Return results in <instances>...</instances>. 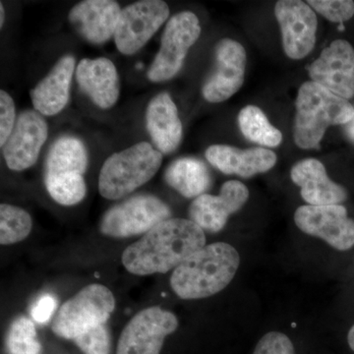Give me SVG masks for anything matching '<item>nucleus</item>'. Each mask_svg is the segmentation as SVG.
<instances>
[{
	"label": "nucleus",
	"mask_w": 354,
	"mask_h": 354,
	"mask_svg": "<svg viewBox=\"0 0 354 354\" xmlns=\"http://www.w3.org/2000/svg\"><path fill=\"white\" fill-rule=\"evenodd\" d=\"M6 348L9 354H41L34 322L24 316L15 319L7 334Z\"/></svg>",
	"instance_id": "a878e982"
},
{
	"label": "nucleus",
	"mask_w": 354,
	"mask_h": 354,
	"mask_svg": "<svg viewBox=\"0 0 354 354\" xmlns=\"http://www.w3.org/2000/svg\"><path fill=\"white\" fill-rule=\"evenodd\" d=\"M48 135V124L41 113L32 109L21 113L3 146V157L9 169L22 171L36 164Z\"/></svg>",
	"instance_id": "4468645a"
},
{
	"label": "nucleus",
	"mask_w": 354,
	"mask_h": 354,
	"mask_svg": "<svg viewBox=\"0 0 354 354\" xmlns=\"http://www.w3.org/2000/svg\"><path fill=\"white\" fill-rule=\"evenodd\" d=\"M313 82L333 94L348 100L354 95V48L348 41L337 39L309 67Z\"/></svg>",
	"instance_id": "2eb2a0df"
},
{
	"label": "nucleus",
	"mask_w": 354,
	"mask_h": 354,
	"mask_svg": "<svg viewBox=\"0 0 354 354\" xmlns=\"http://www.w3.org/2000/svg\"><path fill=\"white\" fill-rule=\"evenodd\" d=\"M348 341L349 346L354 351V325L351 327V329L349 330Z\"/></svg>",
	"instance_id": "473e14b6"
},
{
	"label": "nucleus",
	"mask_w": 354,
	"mask_h": 354,
	"mask_svg": "<svg viewBox=\"0 0 354 354\" xmlns=\"http://www.w3.org/2000/svg\"><path fill=\"white\" fill-rule=\"evenodd\" d=\"M295 106L293 136L295 144L304 150L319 148L328 127L348 124L354 115V108L348 100L313 81L302 84Z\"/></svg>",
	"instance_id": "7ed1b4c3"
},
{
	"label": "nucleus",
	"mask_w": 354,
	"mask_h": 354,
	"mask_svg": "<svg viewBox=\"0 0 354 354\" xmlns=\"http://www.w3.org/2000/svg\"><path fill=\"white\" fill-rule=\"evenodd\" d=\"M171 187L186 198L205 194L211 186L212 177L208 167L195 158H181L174 160L165 174Z\"/></svg>",
	"instance_id": "5701e85b"
},
{
	"label": "nucleus",
	"mask_w": 354,
	"mask_h": 354,
	"mask_svg": "<svg viewBox=\"0 0 354 354\" xmlns=\"http://www.w3.org/2000/svg\"><path fill=\"white\" fill-rule=\"evenodd\" d=\"M57 306V301L55 297L50 295H41L32 305L31 310L32 320L39 324L48 323L55 313Z\"/></svg>",
	"instance_id": "7c9ffc66"
},
{
	"label": "nucleus",
	"mask_w": 354,
	"mask_h": 354,
	"mask_svg": "<svg viewBox=\"0 0 354 354\" xmlns=\"http://www.w3.org/2000/svg\"><path fill=\"white\" fill-rule=\"evenodd\" d=\"M177 328L178 320L171 312L160 306L142 310L121 333L116 354H160L165 337Z\"/></svg>",
	"instance_id": "1a4fd4ad"
},
{
	"label": "nucleus",
	"mask_w": 354,
	"mask_h": 354,
	"mask_svg": "<svg viewBox=\"0 0 354 354\" xmlns=\"http://www.w3.org/2000/svg\"><path fill=\"white\" fill-rule=\"evenodd\" d=\"M249 190L239 180L223 183L220 194H205L197 197L189 207V220L203 230L216 234L227 225L228 218L244 206Z\"/></svg>",
	"instance_id": "dca6fc26"
},
{
	"label": "nucleus",
	"mask_w": 354,
	"mask_h": 354,
	"mask_svg": "<svg viewBox=\"0 0 354 354\" xmlns=\"http://www.w3.org/2000/svg\"><path fill=\"white\" fill-rule=\"evenodd\" d=\"M84 354H109L111 335L106 325L86 330L73 341Z\"/></svg>",
	"instance_id": "bb28decb"
},
{
	"label": "nucleus",
	"mask_w": 354,
	"mask_h": 354,
	"mask_svg": "<svg viewBox=\"0 0 354 354\" xmlns=\"http://www.w3.org/2000/svg\"><path fill=\"white\" fill-rule=\"evenodd\" d=\"M162 153L148 142L114 153L102 165L99 191L102 197L118 200L148 183L160 169Z\"/></svg>",
	"instance_id": "39448f33"
},
{
	"label": "nucleus",
	"mask_w": 354,
	"mask_h": 354,
	"mask_svg": "<svg viewBox=\"0 0 354 354\" xmlns=\"http://www.w3.org/2000/svg\"><path fill=\"white\" fill-rule=\"evenodd\" d=\"M286 55L302 59L315 46L318 20L313 9L300 0H281L274 6Z\"/></svg>",
	"instance_id": "f8f14e48"
},
{
	"label": "nucleus",
	"mask_w": 354,
	"mask_h": 354,
	"mask_svg": "<svg viewBox=\"0 0 354 354\" xmlns=\"http://www.w3.org/2000/svg\"><path fill=\"white\" fill-rule=\"evenodd\" d=\"M115 309V298L106 286H85L67 300L53 319V332L62 339L74 341L86 330L106 325Z\"/></svg>",
	"instance_id": "423d86ee"
},
{
	"label": "nucleus",
	"mask_w": 354,
	"mask_h": 354,
	"mask_svg": "<svg viewBox=\"0 0 354 354\" xmlns=\"http://www.w3.org/2000/svg\"><path fill=\"white\" fill-rule=\"evenodd\" d=\"M146 127L153 146L160 153L169 155L178 148L183 138V123L169 93H160L149 102Z\"/></svg>",
	"instance_id": "412c9836"
},
{
	"label": "nucleus",
	"mask_w": 354,
	"mask_h": 354,
	"mask_svg": "<svg viewBox=\"0 0 354 354\" xmlns=\"http://www.w3.org/2000/svg\"><path fill=\"white\" fill-rule=\"evenodd\" d=\"M200 34L201 26L194 13L183 11L172 16L165 26L160 50L147 73L149 80L165 82L177 75Z\"/></svg>",
	"instance_id": "0eeeda50"
},
{
	"label": "nucleus",
	"mask_w": 354,
	"mask_h": 354,
	"mask_svg": "<svg viewBox=\"0 0 354 354\" xmlns=\"http://www.w3.org/2000/svg\"><path fill=\"white\" fill-rule=\"evenodd\" d=\"M295 221L304 234L323 239L337 250L354 245V221L342 205H305L295 211Z\"/></svg>",
	"instance_id": "9b49d317"
},
{
	"label": "nucleus",
	"mask_w": 354,
	"mask_h": 354,
	"mask_svg": "<svg viewBox=\"0 0 354 354\" xmlns=\"http://www.w3.org/2000/svg\"><path fill=\"white\" fill-rule=\"evenodd\" d=\"M88 162L87 149L81 140L65 136L55 142L46 158L44 184L55 202L73 206L82 201L87 193L84 174Z\"/></svg>",
	"instance_id": "20e7f679"
},
{
	"label": "nucleus",
	"mask_w": 354,
	"mask_h": 354,
	"mask_svg": "<svg viewBox=\"0 0 354 354\" xmlns=\"http://www.w3.org/2000/svg\"><path fill=\"white\" fill-rule=\"evenodd\" d=\"M207 160L225 174L248 178L269 171L277 162L276 153L265 148L241 150L227 145H213L206 151Z\"/></svg>",
	"instance_id": "aec40b11"
},
{
	"label": "nucleus",
	"mask_w": 354,
	"mask_h": 354,
	"mask_svg": "<svg viewBox=\"0 0 354 354\" xmlns=\"http://www.w3.org/2000/svg\"><path fill=\"white\" fill-rule=\"evenodd\" d=\"M346 134L348 135L349 138L353 140L354 142V115L353 120L349 121L348 124H346Z\"/></svg>",
	"instance_id": "2f4dec72"
},
{
	"label": "nucleus",
	"mask_w": 354,
	"mask_h": 354,
	"mask_svg": "<svg viewBox=\"0 0 354 354\" xmlns=\"http://www.w3.org/2000/svg\"><path fill=\"white\" fill-rule=\"evenodd\" d=\"M307 4L330 22L342 24L354 15V2L351 0H309Z\"/></svg>",
	"instance_id": "cd10ccee"
},
{
	"label": "nucleus",
	"mask_w": 354,
	"mask_h": 354,
	"mask_svg": "<svg viewBox=\"0 0 354 354\" xmlns=\"http://www.w3.org/2000/svg\"><path fill=\"white\" fill-rule=\"evenodd\" d=\"M239 265L241 256L230 244L205 245L174 270L172 290L181 299L213 297L232 283Z\"/></svg>",
	"instance_id": "f03ea898"
},
{
	"label": "nucleus",
	"mask_w": 354,
	"mask_h": 354,
	"mask_svg": "<svg viewBox=\"0 0 354 354\" xmlns=\"http://www.w3.org/2000/svg\"><path fill=\"white\" fill-rule=\"evenodd\" d=\"M239 124L246 139L261 146L278 147L283 142V134L272 127L262 109L255 106L242 109L239 115Z\"/></svg>",
	"instance_id": "b1692460"
},
{
	"label": "nucleus",
	"mask_w": 354,
	"mask_h": 354,
	"mask_svg": "<svg viewBox=\"0 0 354 354\" xmlns=\"http://www.w3.org/2000/svg\"><path fill=\"white\" fill-rule=\"evenodd\" d=\"M76 80L81 90L100 109L113 108L120 97V77L115 65L109 58H84L77 66Z\"/></svg>",
	"instance_id": "a211bd4d"
},
{
	"label": "nucleus",
	"mask_w": 354,
	"mask_h": 354,
	"mask_svg": "<svg viewBox=\"0 0 354 354\" xmlns=\"http://www.w3.org/2000/svg\"><path fill=\"white\" fill-rule=\"evenodd\" d=\"M290 177L299 186L304 201L311 206L339 205L348 198L346 189L330 180L325 167L316 158H306L293 165Z\"/></svg>",
	"instance_id": "6ab92c4d"
},
{
	"label": "nucleus",
	"mask_w": 354,
	"mask_h": 354,
	"mask_svg": "<svg viewBox=\"0 0 354 354\" xmlns=\"http://www.w3.org/2000/svg\"><path fill=\"white\" fill-rule=\"evenodd\" d=\"M171 216V208L162 200L152 195H139L109 209L102 216L100 230L118 239L134 236L147 234Z\"/></svg>",
	"instance_id": "6e6552de"
},
{
	"label": "nucleus",
	"mask_w": 354,
	"mask_h": 354,
	"mask_svg": "<svg viewBox=\"0 0 354 354\" xmlns=\"http://www.w3.org/2000/svg\"><path fill=\"white\" fill-rule=\"evenodd\" d=\"M246 50L239 41L223 39L216 44L215 69L203 86L205 100L213 104L227 101L243 85Z\"/></svg>",
	"instance_id": "ddd939ff"
},
{
	"label": "nucleus",
	"mask_w": 354,
	"mask_h": 354,
	"mask_svg": "<svg viewBox=\"0 0 354 354\" xmlns=\"http://www.w3.org/2000/svg\"><path fill=\"white\" fill-rule=\"evenodd\" d=\"M31 216L19 207L0 205V243L10 245L24 241L31 232Z\"/></svg>",
	"instance_id": "393cba45"
},
{
	"label": "nucleus",
	"mask_w": 354,
	"mask_h": 354,
	"mask_svg": "<svg viewBox=\"0 0 354 354\" xmlns=\"http://www.w3.org/2000/svg\"><path fill=\"white\" fill-rule=\"evenodd\" d=\"M120 4L113 0H85L70 10L74 29L90 43H106L114 36L120 20Z\"/></svg>",
	"instance_id": "f3484780"
},
{
	"label": "nucleus",
	"mask_w": 354,
	"mask_h": 354,
	"mask_svg": "<svg viewBox=\"0 0 354 354\" xmlns=\"http://www.w3.org/2000/svg\"><path fill=\"white\" fill-rule=\"evenodd\" d=\"M75 70V58L64 55L55 64L50 73L31 91L35 111L41 115H55L66 106L70 85Z\"/></svg>",
	"instance_id": "4be33fe9"
},
{
	"label": "nucleus",
	"mask_w": 354,
	"mask_h": 354,
	"mask_svg": "<svg viewBox=\"0 0 354 354\" xmlns=\"http://www.w3.org/2000/svg\"><path fill=\"white\" fill-rule=\"evenodd\" d=\"M4 18H6V11H4L3 4L0 3V27L3 26Z\"/></svg>",
	"instance_id": "72a5a7b5"
},
{
	"label": "nucleus",
	"mask_w": 354,
	"mask_h": 354,
	"mask_svg": "<svg viewBox=\"0 0 354 354\" xmlns=\"http://www.w3.org/2000/svg\"><path fill=\"white\" fill-rule=\"evenodd\" d=\"M253 354H295V351L288 335L270 332L258 342Z\"/></svg>",
	"instance_id": "c85d7f7f"
},
{
	"label": "nucleus",
	"mask_w": 354,
	"mask_h": 354,
	"mask_svg": "<svg viewBox=\"0 0 354 354\" xmlns=\"http://www.w3.org/2000/svg\"><path fill=\"white\" fill-rule=\"evenodd\" d=\"M16 111L12 97L6 91L0 92V145L4 146L15 127Z\"/></svg>",
	"instance_id": "c756f323"
},
{
	"label": "nucleus",
	"mask_w": 354,
	"mask_h": 354,
	"mask_svg": "<svg viewBox=\"0 0 354 354\" xmlns=\"http://www.w3.org/2000/svg\"><path fill=\"white\" fill-rule=\"evenodd\" d=\"M169 16V7L162 0H142L121 9L114 34L116 48L122 55L141 50Z\"/></svg>",
	"instance_id": "9d476101"
},
{
	"label": "nucleus",
	"mask_w": 354,
	"mask_h": 354,
	"mask_svg": "<svg viewBox=\"0 0 354 354\" xmlns=\"http://www.w3.org/2000/svg\"><path fill=\"white\" fill-rule=\"evenodd\" d=\"M205 245L204 230L194 221L171 218L128 246L121 261L125 269L136 276L165 274Z\"/></svg>",
	"instance_id": "f257e3e1"
}]
</instances>
